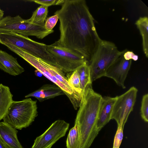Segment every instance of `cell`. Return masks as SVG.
<instances>
[{
	"mask_svg": "<svg viewBox=\"0 0 148 148\" xmlns=\"http://www.w3.org/2000/svg\"><path fill=\"white\" fill-rule=\"evenodd\" d=\"M60 21V45L75 51L89 62L101 42L85 0H64L54 13Z\"/></svg>",
	"mask_w": 148,
	"mask_h": 148,
	"instance_id": "1",
	"label": "cell"
},
{
	"mask_svg": "<svg viewBox=\"0 0 148 148\" xmlns=\"http://www.w3.org/2000/svg\"><path fill=\"white\" fill-rule=\"evenodd\" d=\"M92 89V85L82 92V98L75 122L78 128L79 148H89L101 130L97 123L102 98Z\"/></svg>",
	"mask_w": 148,
	"mask_h": 148,
	"instance_id": "2",
	"label": "cell"
},
{
	"mask_svg": "<svg viewBox=\"0 0 148 148\" xmlns=\"http://www.w3.org/2000/svg\"><path fill=\"white\" fill-rule=\"evenodd\" d=\"M7 47L34 67L54 84L59 87L69 99L75 109L77 110L79 108L82 99V93L78 92L71 86L65 73L62 70L14 45L9 44Z\"/></svg>",
	"mask_w": 148,
	"mask_h": 148,
	"instance_id": "3",
	"label": "cell"
},
{
	"mask_svg": "<svg viewBox=\"0 0 148 148\" xmlns=\"http://www.w3.org/2000/svg\"><path fill=\"white\" fill-rule=\"evenodd\" d=\"M38 115L37 101L26 98L13 101L3 119L15 129L21 130L29 126Z\"/></svg>",
	"mask_w": 148,
	"mask_h": 148,
	"instance_id": "4",
	"label": "cell"
},
{
	"mask_svg": "<svg viewBox=\"0 0 148 148\" xmlns=\"http://www.w3.org/2000/svg\"><path fill=\"white\" fill-rule=\"evenodd\" d=\"M0 43L5 45H14L45 62L56 66L51 54L47 49V45L31 39L17 33L8 32H0Z\"/></svg>",
	"mask_w": 148,
	"mask_h": 148,
	"instance_id": "5",
	"label": "cell"
},
{
	"mask_svg": "<svg viewBox=\"0 0 148 148\" xmlns=\"http://www.w3.org/2000/svg\"><path fill=\"white\" fill-rule=\"evenodd\" d=\"M120 53L114 43L102 40L96 52L88 62L92 83L104 76L106 71Z\"/></svg>",
	"mask_w": 148,
	"mask_h": 148,
	"instance_id": "6",
	"label": "cell"
},
{
	"mask_svg": "<svg viewBox=\"0 0 148 148\" xmlns=\"http://www.w3.org/2000/svg\"><path fill=\"white\" fill-rule=\"evenodd\" d=\"M12 32L28 36H34L42 39L53 32L49 31L45 26H40L30 23L19 15L14 16L8 15L0 20V32Z\"/></svg>",
	"mask_w": 148,
	"mask_h": 148,
	"instance_id": "7",
	"label": "cell"
},
{
	"mask_svg": "<svg viewBox=\"0 0 148 148\" xmlns=\"http://www.w3.org/2000/svg\"><path fill=\"white\" fill-rule=\"evenodd\" d=\"M47 49L52 56L57 67L65 73L72 72L88 62L81 54L59 45L56 41L47 46Z\"/></svg>",
	"mask_w": 148,
	"mask_h": 148,
	"instance_id": "8",
	"label": "cell"
},
{
	"mask_svg": "<svg viewBox=\"0 0 148 148\" xmlns=\"http://www.w3.org/2000/svg\"><path fill=\"white\" fill-rule=\"evenodd\" d=\"M138 91L135 87L132 86L125 93L117 96L111 119L116 121L118 126L122 125L124 127L130 114L133 110Z\"/></svg>",
	"mask_w": 148,
	"mask_h": 148,
	"instance_id": "9",
	"label": "cell"
},
{
	"mask_svg": "<svg viewBox=\"0 0 148 148\" xmlns=\"http://www.w3.org/2000/svg\"><path fill=\"white\" fill-rule=\"evenodd\" d=\"M69 126V123L64 120L55 121L43 133L36 138L31 148H51L58 140L65 136Z\"/></svg>",
	"mask_w": 148,
	"mask_h": 148,
	"instance_id": "10",
	"label": "cell"
},
{
	"mask_svg": "<svg viewBox=\"0 0 148 148\" xmlns=\"http://www.w3.org/2000/svg\"><path fill=\"white\" fill-rule=\"evenodd\" d=\"M124 50L120 53L106 71L104 76L113 79L116 84L123 89L125 88L124 82L130 70L132 60H127L123 56Z\"/></svg>",
	"mask_w": 148,
	"mask_h": 148,
	"instance_id": "11",
	"label": "cell"
},
{
	"mask_svg": "<svg viewBox=\"0 0 148 148\" xmlns=\"http://www.w3.org/2000/svg\"><path fill=\"white\" fill-rule=\"evenodd\" d=\"M117 96L115 97L105 96L102 97L97 123V126L100 130L111 119V115Z\"/></svg>",
	"mask_w": 148,
	"mask_h": 148,
	"instance_id": "12",
	"label": "cell"
},
{
	"mask_svg": "<svg viewBox=\"0 0 148 148\" xmlns=\"http://www.w3.org/2000/svg\"><path fill=\"white\" fill-rule=\"evenodd\" d=\"M0 69L13 76H16L25 71L17 58L5 51L0 49Z\"/></svg>",
	"mask_w": 148,
	"mask_h": 148,
	"instance_id": "13",
	"label": "cell"
},
{
	"mask_svg": "<svg viewBox=\"0 0 148 148\" xmlns=\"http://www.w3.org/2000/svg\"><path fill=\"white\" fill-rule=\"evenodd\" d=\"M17 132L5 122H0V138L8 148H23L18 139Z\"/></svg>",
	"mask_w": 148,
	"mask_h": 148,
	"instance_id": "14",
	"label": "cell"
},
{
	"mask_svg": "<svg viewBox=\"0 0 148 148\" xmlns=\"http://www.w3.org/2000/svg\"><path fill=\"white\" fill-rule=\"evenodd\" d=\"M65 95L63 91L55 84H46L35 91L25 96V98L34 97L40 102L53 98L58 96Z\"/></svg>",
	"mask_w": 148,
	"mask_h": 148,
	"instance_id": "15",
	"label": "cell"
},
{
	"mask_svg": "<svg viewBox=\"0 0 148 148\" xmlns=\"http://www.w3.org/2000/svg\"><path fill=\"white\" fill-rule=\"evenodd\" d=\"M9 88L0 84V121L6 114L13 101Z\"/></svg>",
	"mask_w": 148,
	"mask_h": 148,
	"instance_id": "16",
	"label": "cell"
},
{
	"mask_svg": "<svg viewBox=\"0 0 148 148\" xmlns=\"http://www.w3.org/2000/svg\"><path fill=\"white\" fill-rule=\"evenodd\" d=\"M135 24L138 29L142 39L143 48L147 58L148 57V18L147 16L140 17Z\"/></svg>",
	"mask_w": 148,
	"mask_h": 148,
	"instance_id": "17",
	"label": "cell"
},
{
	"mask_svg": "<svg viewBox=\"0 0 148 148\" xmlns=\"http://www.w3.org/2000/svg\"><path fill=\"white\" fill-rule=\"evenodd\" d=\"M48 12V7L41 5L33 12L31 18L27 20L32 23L45 26V21Z\"/></svg>",
	"mask_w": 148,
	"mask_h": 148,
	"instance_id": "18",
	"label": "cell"
},
{
	"mask_svg": "<svg viewBox=\"0 0 148 148\" xmlns=\"http://www.w3.org/2000/svg\"><path fill=\"white\" fill-rule=\"evenodd\" d=\"M77 70L79 74L82 92L87 86L91 85L92 84L88 62L82 65Z\"/></svg>",
	"mask_w": 148,
	"mask_h": 148,
	"instance_id": "19",
	"label": "cell"
},
{
	"mask_svg": "<svg viewBox=\"0 0 148 148\" xmlns=\"http://www.w3.org/2000/svg\"><path fill=\"white\" fill-rule=\"evenodd\" d=\"M67 148H79L80 141L78 129L76 125L69 130L66 141Z\"/></svg>",
	"mask_w": 148,
	"mask_h": 148,
	"instance_id": "20",
	"label": "cell"
},
{
	"mask_svg": "<svg viewBox=\"0 0 148 148\" xmlns=\"http://www.w3.org/2000/svg\"><path fill=\"white\" fill-rule=\"evenodd\" d=\"M68 81L71 86L78 92L82 93L79 73L77 70L67 73Z\"/></svg>",
	"mask_w": 148,
	"mask_h": 148,
	"instance_id": "21",
	"label": "cell"
},
{
	"mask_svg": "<svg viewBox=\"0 0 148 148\" xmlns=\"http://www.w3.org/2000/svg\"><path fill=\"white\" fill-rule=\"evenodd\" d=\"M140 114L142 119L146 122H148V94L143 96L140 108Z\"/></svg>",
	"mask_w": 148,
	"mask_h": 148,
	"instance_id": "22",
	"label": "cell"
},
{
	"mask_svg": "<svg viewBox=\"0 0 148 148\" xmlns=\"http://www.w3.org/2000/svg\"><path fill=\"white\" fill-rule=\"evenodd\" d=\"M123 128L122 125L118 126L114 138L113 148H119L123 137Z\"/></svg>",
	"mask_w": 148,
	"mask_h": 148,
	"instance_id": "23",
	"label": "cell"
},
{
	"mask_svg": "<svg viewBox=\"0 0 148 148\" xmlns=\"http://www.w3.org/2000/svg\"><path fill=\"white\" fill-rule=\"evenodd\" d=\"M58 19V16L56 14L48 18L45 20V27L48 30H53Z\"/></svg>",
	"mask_w": 148,
	"mask_h": 148,
	"instance_id": "24",
	"label": "cell"
},
{
	"mask_svg": "<svg viewBox=\"0 0 148 148\" xmlns=\"http://www.w3.org/2000/svg\"><path fill=\"white\" fill-rule=\"evenodd\" d=\"M64 0H31L35 3L49 7L52 5H62L64 2Z\"/></svg>",
	"mask_w": 148,
	"mask_h": 148,
	"instance_id": "25",
	"label": "cell"
},
{
	"mask_svg": "<svg viewBox=\"0 0 148 148\" xmlns=\"http://www.w3.org/2000/svg\"><path fill=\"white\" fill-rule=\"evenodd\" d=\"M123 56L127 60H133L136 61L138 59V55L134 54L132 51L126 49L124 50Z\"/></svg>",
	"mask_w": 148,
	"mask_h": 148,
	"instance_id": "26",
	"label": "cell"
},
{
	"mask_svg": "<svg viewBox=\"0 0 148 148\" xmlns=\"http://www.w3.org/2000/svg\"><path fill=\"white\" fill-rule=\"evenodd\" d=\"M0 148H8L0 138Z\"/></svg>",
	"mask_w": 148,
	"mask_h": 148,
	"instance_id": "27",
	"label": "cell"
},
{
	"mask_svg": "<svg viewBox=\"0 0 148 148\" xmlns=\"http://www.w3.org/2000/svg\"><path fill=\"white\" fill-rule=\"evenodd\" d=\"M4 11L0 8V20L3 17Z\"/></svg>",
	"mask_w": 148,
	"mask_h": 148,
	"instance_id": "28",
	"label": "cell"
}]
</instances>
